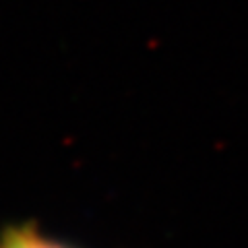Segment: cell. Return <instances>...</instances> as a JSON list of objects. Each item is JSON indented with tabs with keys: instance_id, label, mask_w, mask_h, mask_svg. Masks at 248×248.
Wrapping results in <instances>:
<instances>
[{
	"instance_id": "1",
	"label": "cell",
	"mask_w": 248,
	"mask_h": 248,
	"mask_svg": "<svg viewBox=\"0 0 248 248\" xmlns=\"http://www.w3.org/2000/svg\"><path fill=\"white\" fill-rule=\"evenodd\" d=\"M0 248H73L37 232L33 226H15L0 234Z\"/></svg>"
}]
</instances>
